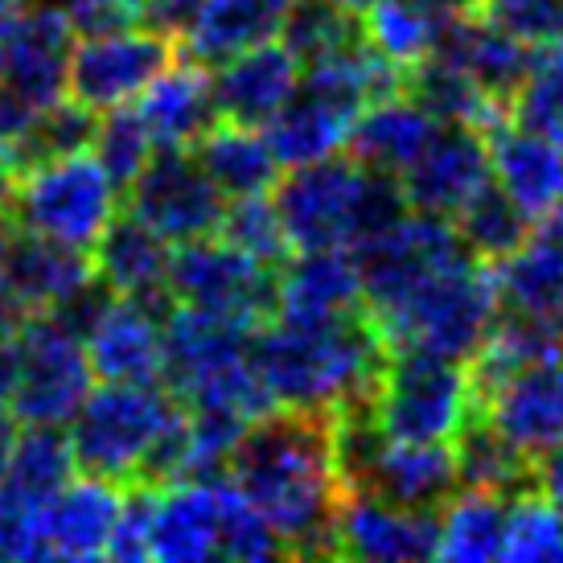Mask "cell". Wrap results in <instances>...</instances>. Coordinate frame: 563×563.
Returning <instances> with one entry per match:
<instances>
[{
	"label": "cell",
	"mask_w": 563,
	"mask_h": 563,
	"mask_svg": "<svg viewBox=\"0 0 563 563\" xmlns=\"http://www.w3.org/2000/svg\"><path fill=\"white\" fill-rule=\"evenodd\" d=\"M222 477L272 522L288 555H333L345 494L333 416L272 407L247 423Z\"/></svg>",
	"instance_id": "6da1fadb"
},
{
	"label": "cell",
	"mask_w": 563,
	"mask_h": 563,
	"mask_svg": "<svg viewBox=\"0 0 563 563\" xmlns=\"http://www.w3.org/2000/svg\"><path fill=\"white\" fill-rule=\"evenodd\" d=\"M387 362L371 313L345 317H272L251 333V366L267 399L292 411L338 416L350 404L371 399Z\"/></svg>",
	"instance_id": "7a4b0ae2"
},
{
	"label": "cell",
	"mask_w": 563,
	"mask_h": 563,
	"mask_svg": "<svg viewBox=\"0 0 563 563\" xmlns=\"http://www.w3.org/2000/svg\"><path fill=\"white\" fill-rule=\"evenodd\" d=\"M272 202L280 210L288 243L309 247H358L378 231H387L411 210L399 177L366 169L350 153L292 165L288 177L276 181Z\"/></svg>",
	"instance_id": "3957f363"
},
{
	"label": "cell",
	"mask_w": 563,
	"mask_h": 563,
	"mask_svg": "<svg viewBox=\"0 0 563 563\" xmlns=\"http://www.w3.org/2000/svg\"><path fill=\"white\" fill-rule=\"evenodd\" d=\"M501 300L494 264H482L477 255L461 251L437 272H428L420 284H411L404 297L371 313L378 338L395 350H423L440 358L470 362L489 333L498 329Z\"/></svg>",
	"instance_id": "277c9868"
},
{
	"label": "cell",
	"mask_w": 563,
	"mask_h": 563,
	"mask_svg": "<svg viewBox=\"0 0 563 563\" xmlns=\"http://www.w3.org/2000/svg\"><path fill=\"white\" fill-rule=\"evenodd\" d=\"M4 210L16 231L91 251L120 214V186L111 181L103 161L91 148H82L16 169Z\"/></svg>",
	"instance_id": "5b68a950"
},
{
	"label": "cell",
	"mask_w": 563,
	"mask_h": 563,
	"mask_svg": "<svg viewBox=\"0 0 563 563\" xmlns=\"http://www.w3.org/2000/svg\"><path fill=\"white\" fill-rule=\"evenodd\" d=\"M177 416V399L161 383H99L82 399L66 437L75 465L108 482H141L161 432Z\"/></svg>",
	"instance_id": "8992f818"
},
{
	"label": "cell",
	"mask_w": 563,
	"mask_h": 563,
	"mask_svg": "<svg viewBox=\"0 0 563 563\" xmlns=\"http://www.w3.org/2000/svg\"><path fill=\"white\" fill-rule=\"evenodd\" d=\"M366 407L383 437L453 444L465 432V423L477 416L470 362L440 358L423 350H395L383 362V375Z\"/></svg>",
	"instance_id": "52a82bcc"
},
{
	"label": "cell",
	"mask_w": 563,
	"mask_h": 563,
	"mask_svg": "<svg viewBox=\"0 0 563 563\" xmlns=\"http://www.w3.org/2000/svg\"><path fill=\"white\" fill-rule=\"evenodd\" d=\"M169 297L173 305H189L260 329L276 317V272L222 235H202L173 247Z\"/></svg>",
	"instance_id": "ba28073f"
},
{
	"label": "cell",
	"mask_w": 563,
	"mask_h": 563,
	"mask_svg": "<svg viewBox=\"0 0 563 563\" xmlns=\"http://www.w3.org/2000/svg\"><path fill=\"white\" fill-rule=\"evenodd\" d=\"M16 342V387L9 411L16 423L66 428L95 387V371L87 362L82 333L63 325L58 317L33 313Z\"/></svg>",
	"instance_id": "9c48e42d"
},
{
	"label": "cell",
	"mask_w": 563,
	"mask_h": 563,
	"mask_svg": "<svg viewBox=\"0 0 563 563\" xmlns=\"http://www.w3.org/2000/svg\"><path fill=\"white\" fill-rule=\"evenodd\" d=\"M181 54L177 33L157 30L148 21L120 25V30L82 33L70 49L66 95L91 111H115L136 103V95L157 79L161 70Z\"/></svg>",
	"instance_id": "30bf717a"
},
{
	"label": "cell",
	"mask_w": 563,
	"mask_h": 563,
	"mask_svg": "<svg viewBox=\"0 0 563 563\" xmlns=\"http://www.w3.org/2000/svg\"><path fill=\"white\" fill-rule=\"evenodd\" d=\"M124 194L128 210L148 222L161 239H169L173 247L189 239L219 235L227 214V198L206 177L194 148H157Z\"/></svg>",
	"instance_id": "8fae6325"
},
{
	"label": "cell",
	"mask_w": 563,
	"mask_h": 563,
	"mask_svg": "<svg viewBox=\"0 0 563 563\" xmlns=\"http://www.w3.org/2000/svg\"><path fill=\"white\" fill-rule=\"evenodd\" d=\"M485 420L518 453L543 461L563 444V358H527L477 387Z\"/></svg>",
	"instance_id": "7c38bea8"
},
{
	"label": "cell",
	"mask_w": 563,
	"mask_h": 563,
	"mask_svg": "<svg viewBox=\"0 0 563 563\" xmlns=\"http://www.w3.org/2000/svg\"><path fill=\"white\" fill-rule=\"evenodd\" d=\"M440 510H411L366 489H345L333 522V555L362 563L437 560Z\"/></svg>",
	"instance_id": "4fadbf2b"
},
{
	"label": "cell",
	"mask_w": 563,
	"mask_h": 563,
	"mask_svg": "<svg viewBox=\"0 0 563 563\" xmlns=\"http://www.w3.org/2000/svg\"><path fill=\"white\" fill-rule=\"evenodd\" d=\"M399 186L411 210L456 219L482 189L494 186L489 136L470 124H440L432 144L399 173Z\"/></svg>",
	"instance_id": "5bb4252c"
},
{
	"label": "cell",
	"mask_w": 563,
	"mask_h": 563,
	"mask_svg": "<svg viewBox=\"0 0 563 563\" xmlns=\"http://www.w3.org/2000/svg\"><path fill=\"white\" fill-rule=\"evenodd\" d=\"M95 383H161L165 313L132 297H115L82 329Z\"/></svg>",
	"instance_id": "9a60e30c"
},
{
	"label": "cell",
	"mask_w": 563,
	"mask_h": 563,
	"mask_svg": "<svg viewBox=\"0 0 563 563\" xmlns=\"http://www.w3.org/2000/svg\"><path fill=\"white\" fill-rule=\"evenodd\" d=\"M485 136L494 186L531 222H551L563 202V141L518 120H501Z\"/></svg>",
	"instance_id": "2e32d148"
},
{
	"label": "cell",
	"mask_w": 563,
	"mask_h": 563,
	"mask_svg": "<svg viewBox=\"0 0 563 563\" xmlns=\"http://www.w3.org/2000/svg\"><path fill=\"white\" fill-rule=\"evenodd\" d=\"M222 477L153 485L148 510V560L198 563L219 560Z\"/></svg>",
	"instance_id": "e0dca14e"
},
{
	"label": "cell",
	"mask_w": 563,
	"mask_h": 563,
	"mask_svg": "<svg viewBox=\"0 0 563 563\" xmlns=\"http://www.w3.org/2000/svg\"><path fill=\"white\" fill-rule=\"evenodd\" d=\"M124 489L108 477H70L37 510V534L46 560H99L108 555Z\"/></svg>",
	"instance_id": "ac0fdd59"
},
{
	"label": "cell",
	"mask_w": 563,
	"mask_h": 563,
	"mask_svg": "<svg viewBox=\"0 0 563 563\" xmlns=\"http://www.w3.org/2000/svg\"><path fill=\"white\" fill-rule=\"evenodd\" d=\"M210 70H214L210 82H214L219 120H235V124L251 128H264L288 103V95L297 91L300 75H305L300 58L280 37L243 49L235 58L210 66Z\"/></svg>",
	"instance_id": "d6986e66"
},
{
	"label": "cell",
	"mask_w": 563,
	"mask_h": 563,
	"mask_svg": "<svg viewBox=\"0 0 563 563\" xmlns=\"http://www.w3.org/2000/svg\"><path fill=\"white\" fill-rule=\"evenodd\" d=\"M91 264H95V276L108 284L115 297L144 300V305H153L161 313L173 309V297H169L173 243L161 239L132 210L111 219L103 239L91 247Z\"/></svg>",
	"instance_id": "ffe728a7"
},
{
	"label": "cell",
	"mask_w": 563,
	"mask_h": 563,
	"mask_svg": "<svg viewBox=\"0 0 563 563\" xmlns=\"http://www.w3.org/2000/svg\"><path fill=\"white\" fill-rule=\"evenodd\" d=\"M366 309L358 255L350 247L297 251L284 272H276V317H345Z\"/></svg>",
	"instance_id": "44dd1931"
},
{
	"label": "cell",
	"mask_w": 563,
	"mask_h": 563,
	"mask_svg": "<svg viewBox=\"0 0 563 563\" xmlns=\"http://www.w3.org/2000/svg\"><path fill=\"white\" fill-rule=\"evenodd\" d=\"M132 111L148 132L153 148H194V141L219 120L210 66L194 63V58L186 63L173 58L157 79L136 95Z\"/></svg>",
	"instance_id": "7402d4cb"
},
{
	"label": "cell",
	"mask_w": 563,
	"mask_h": 563,
	"mask_svg": "<svg viewBox=\"0 0 563 563\" xmlns=\"http://www.w3.org/2000/svg\"><path fill=\"white\" fill-rule=\"evenodd\" d=\"M288 9L292 0H198L177 33V46L194 63L219 66L251 46L276 42Z\"/></svg>",
	"instance_id": "603a6c76"
},
{
	"label": "cell",
	"mask_w": 563,
	"mask_h": 563,
	"mask_svg": "<svg viewBox=\"0 0 563 563\" xmlns=\"http://www.w3.org/2000/svg\"><path fill=\"white\" fill-rule=\"evenodd\" d=\"M0 280L25 300L30 313H54L58 305L82 292L95 280L91 251L66 247L54 239L13 231L9 247L0 255Z\"/></svg>",
	"instance_id": "cb8c5ba5"
},
{
	"label": "cell",
	"mask_w": 563,
	"mask_h": 563,
	"mask_svg": "<svg viewBox=\"0 0 563 563\" xmlns=\"http://www.w3.org/2000/svg\"><path fill=\"white\" fill-rule=\"evenodd\" d=\"M437 132L440 120L423 108L420 99H411L407 91H391L362 108V115L354 120V132L345 141V153L362 161L366 169L399 177L432 144Z\"/></svg>",
	"instance_id": "d4e9b609"
},
{
	"label": "cell",
	"mask_w": 563,
	"mask_h": 563,
	"mask_svg": "<svg viewBox=\"0 0 563 563\" xmlns=\"http://www.w3.org/2000/svg\"><path fill=\"white\" fill-rule=\"evenodd\" d=\"M432 54L449 58L453 66H461L482 91H489L494 99H501L510 108L518 82L527 79L534 46L518 42L515 33H506L501 25H494L489 16H449L444 33Z\"/></svg>",
	"instance_id": "484cf974"
},
{
	"label": "cell",
	"mask_w": 563,
	"mask_h": 563,
	"mask_svg": "<svg viewBox=\"0 0 563 563\" xmlns=\"http://www.w3.org/2000/svg\"><path fill=\"white\" fill-rule=\"evenodd\" d=\"M194 157L206 169V177L222 189L227 202L251 198V194H272L284 169L264 128L235 124V120H214L206 128L194 141Z\"/></svg>",
	"instance_id": "4316f807"
},
{
	"label": "cell",
	"mask_w": 563,
	"mask_h": 563,
	"mask_svg": "<svg viewBox=\"0 0 563 563\" xmlns=\"http://www.w3.org/2000/svg\"><path fill=\"white\" fill-rule=\"evenodd\" d=\"M75 449L66 428H42L25 423V432H16L9 470L0 477V510L13 515H33L42 510L70 477H75Z\"/></svg>",
	"instance_id": "83f0119b"
},
{
	"label": "cell",
	"mask_w": 563,
	"mask_h": 563,
	"mask_svg": "<svg viewBox=\"0 0 563 563\" xmlns=\"http://www.w3.org/2000/svg\"><path fill=\"white\" fill-rule=\"evenodd\" d=\"M404 91L411 99H420L440 124H470L489 132V128L501 124L510 115V108L501 99L482 91L461 66H453L449 58H440V54H428L423 63H416L407 70Z\"/></svg>",
	"instance_id": "f1b7e54d"
},
{
	"label": "cell",
	"mask_w": 563,
	"mask_h": 563,
	"mask_svg": "<svg viewBox=\"0 0 563 563\" xmlns=\"http://www.w3.org/2000/svg\"><path fill=\"white\" fill-rule=\"evenodd\" d=\"M506 498L494 489L461 485L453 498L440 506V548L437 560L453 563H489L501 560L506 534Z\"/></svg>",
	"instance_id": "f546056e"
},
{
	"label": "cell",
	"mask_w": 563,
	"mask_h": 563,
	"mask_svg": "<svg viewBox=\"0 0 563 563\" xmlns=\"http://www.w3.org/2000/svg\"><path fill=\"white\" fill-rule=\"evenodd\" d=\"M449 16L432 13L420 0H375L366 9V37L371 46L383 49L395 66L411 70L416 63H423L437 49L440 33H444Z\"/></svg>",
	"instance_id": "4dcf8cb0"
},
{
	"label": "cell",
	"mask_w": 563,
	"mask_h": 563,
	"mask_svg": "<svg viewBox=\"0 0 563 563\" xmlns=\"http://www.w3.org/2000/svg\"><path fill=\"white\" fill-rule=\"evenodd\" d=\"M501 560L510 563H560L563 560V510L539 489L522 485L506 498Z\"/></svg>",
	"instance_id": "1f68e13d"
},
{
	"label": "cell",
	"mask_w": 563,
	"mask_h": 563,
	"mask_svg": "<svg viewBox=\"0 0 563 563\" xmlns=\"http://www.w3.org/2000/svg\"><path fill=\"white\" fill-rule=\"evenodd\" d=\"M456 235L465 243L470 255H477L482 264H501L506 255H515L527 239L534 235V222L518 210L498 186L482 189L461 214L453 219Z\"/></svg>",
	"instance_id": "d6a6232c"
},
{
	"label": "cell",
	"mask_w": 563,
	"mask_h": 563,
	"mask_svg": "<svg viewBox=\"0 0 563 563\" xmlns=\"http://www.w3.org/2000/svg\"><path fill=\"white\" fill-rule=\"evenodd\" d=\"M456 449V470H461V485H477V489H494V494H515L531 482L534 461L522 456L510 444L501 440L485 420L473 416L465 423V432L453 440Z\"/></svg>",
	"instance_id": "836d02e7"
},
{
	"label": "cell",
	"mask_w": 563,
	"mask_h": 563,
	"mask_svg": "<svg viewBox=\"0 0 563 563\" xmlns=\"http://www.w3.org/2000/svg\"><path fill=\"white\" fill-rule=\"evenodd\" d=\"M95 124H99V111L82 108L79 99L63 95L58 103L42 108L30 120V128L21 132V141L13 144L16 169H25L33 161L46 157H66V153H82L95 141Z\"/></svg>",
	"instance_id": "e575fe53"
},
{
	"label": "cell",
	"mask_w": 563,
	"mask_h": 563,
	"mask_svg": "<svg viewBox=\"0 0 563 563\" xmlns=\"http://www.w3.org/2000/svg\"><path fill=\"white\" fill-rule=\"evenodd\" d=\"M362 16L345 13L329 0H292L288 9V21L280 30V42L300 58V66L317 63V58H329L345 49L350 42L362 37Z\"/></svg>",
	"instance_id": "d590c367"
},
{
	"label": "cell",
	"mask_w": 563,
	"mask_h": 563,
	"mask_svg": "<svg viewBox=\"0 0 563 563\" xmlns=\"http://www.w3.org/2000/svg\"><path fill=\"white\" fill-rule=\"evenodd\" d=\"M510 120L563 141V37L534 46L527 79L510 99Z\"/></svg>",
	"instance_id": "8d00e7d4"
},
{
	"label": "cell",
	"mask_w": 563,
	"mask_h": 563,
	"mask_svg": "<svg viewBox=\"0 0 563 563\" xmlns=\"http://www.w3.org/2000/svg\"><path fill=\"white\" fill-rule=\"evenodd\" d=\"M219 235L227 243H235L239 251H247L264 264H280L284 255L292 251L288 243V231L280 222V210L272 202V194H251V198H235L227 202V214H222Z\"/></svg>",
	"instance_id": "74e56055"
},
{
	"label": "cell",
	"mask_w": 563,
	"mask_h": 563,
	"mask_svg": "<svg viewBox=\"0 0 563 563\" xmlns=\"http://www.w3.org/2000/svg\"><path fill=\"white\" fill-rule=\"evenodd\" d=\"M276 555H288L284 539L272 531L255 506H251L235 485L222 477V534H219V560H243V563H260V560H276Z\"/></svg>",
	"instance_id": "f35d334b"
},
{
	"label": "cell",
	"mask_w": 563,
	"mask_h": 563,
	"mask_svg": "<svg viewBox=\"0 0 563 563\" xmlns=\"http://www.w3.org/2000/svg\"><path fill=\"white\" fill-rule=\"evenodd\" d=\"M91 153L103 161V169L111 173V181H115L120 189H128L132 186V177L148 165V157H153L157 148H153V141H148L144 124L136 120L132 103H128V108H115V111H103V115H99Z\"/></svg>",
	"instance_id": "ab89813d"
},
{
	"label": "cell",
	"mask_w": 563,
	"mask_h": 563,
	"mask_svg": "<svg viewBox=\"0 0 563 563\" xmlns=\"http://www.w3.org/2000/svg\"><path fill=\"white\" fill-rule=\"evenodd\" d=\"M49 4L63 9L75 33L120 30V25L144 21V0H49Z\"/></svg>",
	"instance_id": "60d3db41"
},
{
	"label": "cell",
	"mask_w": 563,
	"mask_h": 563,
	"mask_svg": "<svg viewBox=\"0 0 563 563\" xmlns=\"http://www.w3.org/2000/svg\"><path fill=\"white\" fill-rule=\"evenodd\" d=\"M198 0H144V21L157 25V30L181 33V25L189 21Z\"/></svg>",
	"instance_id": "b9f144b4"
},
{
	"label": "cell",
	"mask_w": 563,
	"mask_h": 563,
	"mask_svg": "<svg viewBox=\"0 0 563 563\" xmlns=\"http://www.w3.org/2000/svg\"><path fill=\"white\" fill-rule=\"evenodd\" d=\"M30 309H25V300L16 297L9 284L0 280V342H13L16 333H21V325L30 321Z\"/></svg>",
	"instance_id": "7bdbcfd3"
},
{
	"label": "cell",
	"mask_w": 563,
	"mask_h": 563,
	"mask_svg": "<svg viewBox=\"0 0 563 563\" xmlns=\"http://www.w3.org/2000/svg\"><path fill=\"white\" fill-rule=\"evenodd\" d=\"M534 482H539V489L563 510V444L555 453L543 456V461H534Z\"/></svg>",
	"instance_id": "ee69618b"
},
{
	"label": "cell",
	"mask_w": 563,
	"mask_h": 563,
	"mask_svg": "<svg viewBox=\"0 0 563 563\" xmlns=\"http://www.w3.org/2000/svg\"><path fill=\"white\" fill-rule=\"evenodd\" d=\"M13 444H16V416H9V411L0 407V477H4V470H9Z\"/></svg>",
	"instance_id": "f6af8a7d"
},
{
	"label": "cell",
	"mask_w": 563,
	"mask_h": 563,
	"mask_svg": "<svg viewBox=\"0 0 563 563\" xmlns=\"http://www.w3.org/2000/svg\"><path fill=\"white\" fill-rule=\"evenodd\" d=\"M13 181H16V161H13V153H9V148H0V210L9 206Z\"/></svg>",
	"instance_id": "bcb514c9"
},
{
	"label": "cell",
	"mask_w": 563,
	"mask_h": 563,
	"mask_svg": "<svg viewBox=\"0 0 563 563\" xmlns=\"http://www.w3.org/2000/svg\"><path fill=\"white\" fill-rule=\"evenodd\" d=\"M420 4H428L440 16H461V13H473L482 0H420Z\"/></svg>",
	"instance_id": "7dc6e473"
},
{
	"label": "cell",
	"mask_w": 563,
	"mask_h": 563,
	"mask_svg": "<svg viewBox=\"0 0 563 563\" xmlns=\"http://www.w3.org/2000/svg\"><path fill=\"white\" fill-rule=\"evenodd\" d=\"M329 4H338V9H345V13H354V16H366V9H371L375 0H329Z\"/></svg>",
	"instance_id": "c3c4849f"
},
{
	"label": "cell",
	"mask_w": 563,
	"mask_h": 563,
	"mask_svg": "<svg viewBox=\"0 0 563 563\" xmlns=\"http://www.w3.org/2000/svg\"><path fill=\"white\" fill-rule=\"evenodd\" d=\"M13 219H9V214H4V210H0V255H4V247H9V239H13Z\"/></svg>",
	"instance_id": "681fc988"
},
{
	"label": "cell",
	"mask_w": 563,
	"mask_h": 563,
	"mask_svg": "<svg viewBox=\"0 0 563 563\" xmlns=\"http://www.w3.org/2000/svg\"><path fill=\"white\" fill-rule=\"evenodd\" d=\"M551 231H555V235L563 239V202H560V210H555V214H551Z\"/></svg>",
	"instance_id": "f907efd6"
},
{
	"label": "cell",
	"mask_w": 563,
	"mask_h": 563,
	"mask_svg": "<svg viewBox=\"0 0 563 563\" xmlns=\"http://www.w3.org/2000/svg\"><path fill=\"white\" fill-rule=\"evenodd\" d=\"M9 4H13V0H0V13H4V9H9Z\"/></svg>",
	"instance_id": "816d5d0a"
}]
</instances>
